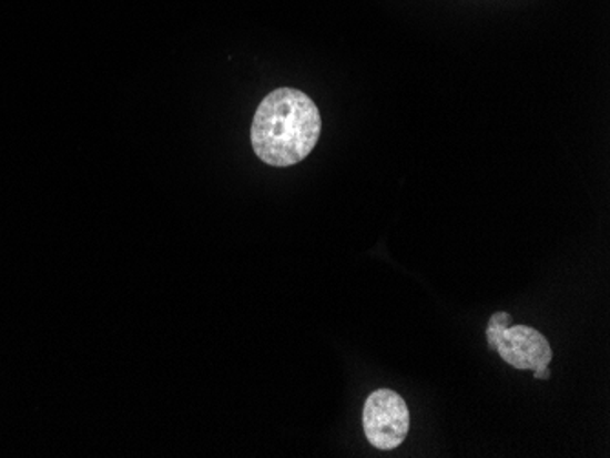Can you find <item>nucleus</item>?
<instances>
[{
	"instance_id": "1",
	"label": "nucleus",
	"mask_w": 610,
	"mask_h": 458,
	"mask_svg": "<svg viewBox=\"0 0 610 458\" xmlns=\"http://www.w3.org/2000/svg\"><path fill=\"white\" fill-rule=\"evenodd\" d=\"M321 110L307 93L278 88L260 103L251 126V143L260 160L271 166L304 161L321 140Z\"/></svg>"
},
{
	"instance_id": "2",
	"label": "nucleus",
	"mask_w": 610,
	"mask_h": 458,
	"mask_svg": "<svg viewBox=\"0 0 610 458\" xmlns=\"http://www.w3.org/2000/svg\"><path fill=\"white\" fill-rule=\"evenodd\" d=\"M508 313L491 315L487 329L488 347L496 350L508 366L521 372H536L552 362V347L539 330L528 325H510Z\"/></svg>"
},
{
	"instance_id": "3",
	"label": "nucleus",
	"mask_w": 610,
	"mask_h": 458,
	"mask_svg": "<svg viewBox=\"0 0 610 458\" xmlns=\"http://www.w3.org/2000/svg\"><path fill=\"white\" fill-rule=\"evenodd\" d=\"M364 432L373 448L392 451L409 432V409L392 389H378L367 397L363 411Z\"/></svg>"
},
{
	"instance_id": "4",
	"label": "nucleus",
	"mask_w": 610,
	"mask_h": 458,
	"mask_svg": "<svg viewBox=\"0 0 610 458\" xmlns=\"http://www.w3.org/2000/svg\"><path fill=\"white\" fill-rule=\"evenodd\" d=\"M533 376H536L538 380H549L550 378L549 366L539 367V369H536V372H533Z\"/></svg>"
}]
</instances>
